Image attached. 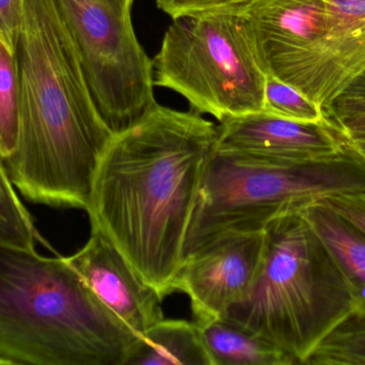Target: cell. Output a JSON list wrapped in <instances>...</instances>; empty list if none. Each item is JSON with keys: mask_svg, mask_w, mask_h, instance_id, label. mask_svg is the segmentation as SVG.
<instances>
[{"mask_svg": "<svg viewBox=\"0 0 365 365\" xmlns=\"http://www.w3.org/2000/svg\"><path fill=\"white\" fill-rule=\"evenodd\" d=\"M217 126L195 111L158 102L103 152L87 210L135 271L163 299L182 261Z\"/></svg>", "mask_w": 365, "mask_h": 365, "instance_id": "cell-1", "label": "cell"}, {"mask_svg": "<svg viewBox=\"0 0 365 365\" xmlns=\"http://www.w3.org/2000/svg\"><path fill=\"white\" fill-rule=\"evenodd\" d=\"M13 55L19 136L4 160L9 177L32 203L87 210L113 132L96 109L55 0H25Z\"/></svg>", "mask_w": 365, "mask_h": 365, "instance_id": "cell-2", "label": "cell"}, {"mask_svg": "<svg viewBox=\"0 0 365 365\" xmlns=\"http://www.w3.org/2000/svg\"><path fill=\"white\" fill-rule=\"evenodd\" d=\"M139 340L64 257L0 244V359L124 365Z\"/></svg>", "mask_w": 365, "mask_h": 365, "instance_id": "cell-3", "label": "cell"}, {"mask_svg": "<svg viewBox=\"0 0 365 365\" xmlns=\"http://www.w3.org/2000/svg\"><path fill=\"white\" fill-rule=\"evenodd\" d=\"M264 235L255 285L223 317L304 364L326 336L353 317V302L329 253L299 212L272 219Z\"/></svg>", "mask_w": 365, "mask_h": 365, "instance_id": "cell-4", "label": "cell"}, {"mask_svg": "<svg viewBox=\"0 0 365 365\" xmlns=\"http://www.w3.org/2000/svg\"><path fill=\"white\" fill-rule=\"evenodd\" d=\"M355 192H365V163L351 147L322 161L280 160L214 148L189 224L184 261L221 236L263 231L285 212Z\"/></svg>", "mask_w": 365, "mask_h": 365, "instance_id": "cell-5", "label": "cell"}, {"mask_svg": "<svg viewBox=\"0 0 365 365\" xmlns=\"http://www.w3.org/2000/svg\"><path fill=\"white\" fill-rule=\"evenodd\" d=\"M237 9L265 74L295 88L326 117L365 72V47L331 0H251Z\"/></svg>", "mask_w": 365, "mask_h": 365, "instance_id": "cell-6", "label": "cell"}, {"mask_svg": "<svg viewBox=\"0 0 365 365\" xmlns=\"http://www.w3.org/2000/svg\"><path fill=\"white\" fill-rule=\"evenodd\" d=\"M153 66L154 85L181 94L195 113L222 121L264 109L266 74L237 6L173 19Z\"/></svg>", "mask_w": 365, "mask_h": 365, "instance_id": "cell-7", "label": "cell"}, {"mask_svg": "<svg viewBox=\"0 0 365 365\" xmlns=\"http://www.w3.org/2000/svg\"><path fill=\"white\" fill-rule=\"evenodd\" d=\"M92 98L113 133L155 104L153 60L133 26L134 0H55Z\"/></svg>", "mask_w": 365, "mask_h": 365, "instance_id": "cell-8", "label": "cell"}, {"mask_svg": "<svg viewBox=\"0 0 365 365\" xmlns=\"http://www.w3.org/2000/svg\"><path fill=\"white\" fill-rule=\"evenodd\" d=\"M264 246V231L227 234L182 261L173 291L188 296L195 323L225 316L250 293L261 268Z\"/></svg>", "mask_w": 365, "mask_h": 365, "instance_id": "cell-9", "label": "cell"}, {"mask_svg": "<svg viewBox=\"0 0 365 365\" xmlns=\"http://www.w3.org/2000/svg\"><path fill=\"white\" fill-rule=\"evenodd\" d=\"M215 149L287 161H322L349 149V139L331 122L306 124L266 111L227 117L217 126Z\"/></svg>", "mask_w": 365, "mask_h": 365, "instance_id": "cell-10", "label": "cell"}, {"mask_svg": "<svg viewBox=\"0 0 365 365\" xmlns=\"http://www.w3.org/2000/svg\"><path fill=\"white\" fill-rule=\"evenodd\" d=\"M98 296L137 336L164 319L163 298L138 276L120 251L96 227L83 249L64 257Z\"/></svg>", "mask_w": 365, "mask_h": 365, "instance_id": "cell-11", "label": "cell"}, {"mask_svg": "<svg viewBox=\"0 0 365 365\" xmlns=\"http://www.w3.org/2000/svg\"><path fill=\"white\" fill-rule=\"evenodd\" d=\"M329 253L353 302L351 319L365 321V236L321 201L297 210Z\"/></svg>", "mask_w": 365, "mask_h": 365, "instance_id": "cell-12", "label": "cell"}, {"mask_svg": "<svg viewBox=\"0 0 365 365\" xmlns=\"http://www.w3.org/2000/svg\"><path fill=\"white\" fill-rule=\"evenodd\" d=\"M197 325L212 365L297 364L274 343L225 317Z\"/></svg>", "mask_w": 365, "mask_h": 365, "instance_id": "cell-13", "label": "cell"}, {"mask_svg": "<svg viewBox=\"0 0 365 365\" xmlns=\"http://www.w3.org/2000/svg\"><path fill=\"white\" fill-rule=\"evenodd\" d=\"M124 365H212L195 321H160L130 351Z\"/></svg>", "mask_w": 365, "mask_h": 365, "instance_id": "cell-14", "label": "cell"}, {"mask_svg": "<svg viewBox=\"0 0 365 365\" xmlns=\"http://www.w3.org/2000/svg\"><path fill=\"white\" fill-rule=\"evenodd\" d=\"M38 241L41 238L32 216L17 196L0 158V244L34 252Z\"/></svg>", "mask_w": 365, "mask_h": 365, "instance_id": "cell-15", "label": "cell"}, {"mask_svg": "<svg viewBox=\"0 0 365 365\" xmlns=\"http://www.w3.org/2000/svg\"><path fill=\"white\" fill-rule=\"evenodd\" d=\"M19 136V83L13 51L0 41V158L14 154Z\"/></svg>", "mask_w": 365, "mask_h": 365, "instance_id": "cell-16", "label": "cell"}, {"mask_svg": "<svg viewBox=\"0 0 365 365\" xmlns=\"http://www.w3.org/2000/svg\"><path fill=\"white\" fill-rule=\"evenodd\" d=\"M304 364L365 365V321H345L313 349Z\"/></svg>", "mask_w": 365, "mask_h": 365, "instance_id": "cell-17", "label": "cell"}, {"mask_svg": "<svg viewBox=\"0 0 365 365\" xmlns=\"http://www.w3.org/2000/svg\"><path fill=\"white\" fill-rule=\"evenodd\" d=\"M263 111L306 124L330 122L314 102L295 88L270 75H266Z\"/></svg>", "mask_w": 365, "mask_h": 365, "instance_id": "cell-18", "label": "cell"}, {"mask_svg": "<svg viewBox=\"0 0 365 365\" xmlns=\"http://www.w3.org/2000/svg\"><path fill=\"white\" fill-rule=\"evenodd\" d=\"M365 115V72L358 76L332 103L327 119L334 126L346 118ZM339 128V126H338Z\"/></svg>", "mask_w": 365, "mask_h": 365, "instance_id": "cell-19", "label": "cell"}, {"mask_svg": "<svg viewBox=\"0 0 365 365\" xmlns=\"http://www.w3.org/2000/svg\"><path fill=\"white\" fill-rule=\"evenodd\" d=\"M319 201L365 236V192L331 195Z\"/></svg>", "mask_w": 365, "mask_h": 365, "instance_id": "cell-20", "label": "cell"}, {"mask_svg": "<svg viewBox=\"0 0 365 365\" xmlns=\"http://www.w3.org/2000/svg\"><path fill=\"white\" fill-rule=\"evenodd\" d=\"M251 0H155L156 6L173 19L218 9L242 6Z\"/></svg>", "mask_w": 365, "mask_h": 365, "instance_id": "cell-21", "label": "cell"}, {"mask_svg": "<svg viewBox=\"0 0 365 365\" xmlns=\"http://www.w3.org/2000/svg\"><path fill=\"white\" fill-rule=\"evenodd\" d=\"M25 0H0V41L11 51L23 23Z\"/></svg>", "mask_w": 365, "mask_h": 365, "instance_id": "cell-22", "label": "cell"}, {"mask_svg": "<svg viewBox=\"0 0 365 365\" xmlns=\"http://www.w3.org/2000/svg\"><path fill=\"white\" fill-rule=\"evenodd\" d=\"M339 128L349 139H365V115L354 116L339 122Z\"/></svg>", "mask_w": 365, "mask_h": 365, "instance_id": "cell-23", "label": "cell"}, {"mask_svg": "<svg viewBox=\"0 0 365 365\" xmlns=\"http://www.w3.org/2000/svg\"><path fill=\"white\" fill-rule=\"evenodd\" d=\"M347 139L351 150L365 163V139Z\"/></svg>", "mask_w": 365, "mask_h": 365, "instance_id": "cell-24", "label": "cell"}, {"mask_svg": "<svg viewBox=\"0 0 365 365\" xmlns=\"http://www.w3.org/2000/svg\"><path fill=\"white\" fill-rule=\"evenodd\" d=\"M0 364H9L8 362L6 361V360L0 359Z\"/></svg>", "mask_w": 365, "mask_h": 365, "instance_id": "cell-25", "label": "cell"}]
</instances>
